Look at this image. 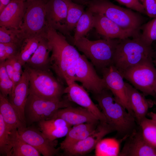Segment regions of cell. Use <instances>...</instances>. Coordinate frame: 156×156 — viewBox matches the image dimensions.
<instances>
[{
  "instance_id": "cell-23",
  "label": "cell",
  "mask_w": 156,
  "mask_h": 156,
  "mask_svg": "<svg viewBox=\"0 0 156 156\" xmlns=\"http://www.w3.org/2000/svg\"><path fill=\"white\" fill-rule=\"evenodd\" d=\"M99 124L84 123L73 126L69 130L64 140L60 144V148L64 151L85 138L96 131Z\"/></svg>"
},
{
  "instance_id": "cell-38",
  "label": "cell",
  "mask_w": 156,
  "mask_h": 156,
  "mask_svg": "<svg viewBox=\"0 0 156 156\" xmlns=\"http://www.w3.org/2000/svg\"><path fill=\"white\" fill-rule=\"evenodd\" d=\"M146 14L150 17H156V0H143L142 3Z\"/></svg>"
},
{
  "instance_id": "cell-28",
  "label": "cell",
  "mask_w": 156,
  "mask_h": 156,
  "mask_svg": "<svg viewBox=\"0 0 156 156\" xmlns=\"http://www.w3.org/2000/svg\"><path fill=\"white\" fill-rule=\"evenodd\" d=\"M120 143L114 138L102 139L97 144L95 149L96 156H118Z\"/></svg>"
},
{
  "instance_id": "cell-36",
  "label": "cell",
  "mask_w": 156,
  "mask_h": 156,
  "mask_svg": "<svg viewBox=\"0 0 156 156\" xmlns=\"http://www.w3.org/2000/svg\"><path fill=\"white\" fill-rule=\"evenodd\" d=\"M72 126L69 125L41 132L47 138L53 141L57 139L66 136Z\"/></svg>"
},
{
  "instance_id": "cell-41",
  "label": "cell",
  "mask_w": 156,
  "mask_h": 156,
  "mask_svg": "<svg viewBox=\"0 0 156 156\" xmlns=\"http://www.w3.org/2000/svg\"><path fill=\"white\" fill-rule=\"evenodd\" d=\"M23 73L19 72L14 71L12 79L13 83L12 91L20 82Z\"/></svg>"
},
{
  "instance_id": "cell-13",
  "label": "cell",
  "mask_w": 156,
  "mask_h": 156,
  "mask_svg": "<svg viewBox=\"0 0 156 156\" xmlns=\"http://www.w3.org/2000/svg\"><path fill=\"white\" fill-rule=\"evenodd\" d=\"M106 122H100L96 131L85 138L70 146L64 151L67 156L83 155L94 149L98 143L106 135L114 131Z\"/></svg>"
},
{
  "instance_id": "cell-29",
  "label": "cell",
  "mask_w": 156,
  "mask_h": 156,
  "mask_svg": "<svg viewBox=\"0 0 156 156\" xmlns=\"http://www.w3.org/2000/svg\"><path fill=\"white\" fill-rule=\"evenodd\" d=\"M67 5L66 25L68 31L70 32L74 30L78 20L85 10L83 5L78 4L71 0H64Z\"/></svg>"
},
{
  "instance_id": "cell-27",
  "label": "cell",
  "mask_w": 156,
  "mask_h": 156,
  "mask_svg": "<svg viewBox=\"0 0 156 156\" xmlns=\"http://www.w3.org/2000/svg\"><path fill=\"white\" fill-rule=\"evenodd\" d=\"M42 37H29L23 40L17 56L18 60L23 66L26 64L35 52Z\"/></svg>"
},
{
  "instance_id": "cell-16",
  "label": "cell",
  "mask_w": 156,
  "mask_h": 156,
  "mask_svg": "<svg viewBox=\"0 0 156 156\" xmlns=\"http://www.w3.org/2000/svg\"><path fill=\"white\" fill-rule=\"evenodd\" d=\"M94 13V28L99 34L105 38L124 39L138 37L140 34L122 28L104 15Z\"/></svg>"
},
{
  "instance_id": "cell-35",
  "label": "cell",
  "mask_w": 156,
  "mask_h": 156,
  "mask_svg": "<svg viewBox=\"0 0 156 156\" xmlns=\"http://www.w3.org/2000/svg\"><path fill=\"white\" fill-rule=\"evenodd\" d=\"M38 122V126L42 132L70 125L64 120L60 118L43 120Z\"/></svg>"
},
{
  "instance_id": "cell-12",
  "label": "cell",
  "mask_w": 156,
  "mask_h": 156,
  "mask_svg": "<svg viewBox=\"0 0 156 156\" xmlns=\"http://www.w3.org/2000/svg\"><path fill=\"white\" fill-rule=\"evenodd\" d=\"M21 138L44 156H53L58 154L59 148H57L56 140L47 138L41 131L31 127H24L17 129Z\"/></svg>"
},
{
  "instance_id": "cell-34",
  "label": "cell",
  "mask_w": 156,
  "mask_h": 156,
  "mask_svg": "<svg viewBox=\"0 0 156 156\" xmlns=\"http://www.w3.org/2000/svg\"><path fill=\"white\" fill-rule=\"evenodd\" d=\"M139 37L146 44L151 46L156 40V17L146 23L142 28V34Z\"/></svg>"
},
{
  "instance_id": "cell-46",
  "label": "cell",
  "mask_w": 156,
  "mask_h": 156,
  "mask_svg": "<svg viewBox=\"0 0 156 156\" xmlns=\"http://www.w3.org/2000/svg\"><path fill=\"white\" fill-rule=\"evenodd\" d=\"M154 91L156 94V81L154 86Z\"/></svg>"
},
{
  "instance_id": "cell-9",
  "label": "cell",
  "mask_w": 156,
  "mask_h": 156,
  "mask_svg": "<svg viewBox=\"0 0 156 156\" xmlns=\"http://www.w3.org/2000/svg\"><path fill=\"white\" fill-rule=\"evenodd\" d=\"M136 89L145 95L156 98L154 86L156 81V68L152 59L143 61L121 73Z\"/></svg>"
},
{
  "instance_id": "cell-10",
  "label": "cell",
  "mask_w": 156,
  "mask_h": 156,
  "mask_svg": "<svg viewBox=\"0 0 156 156\" xmlns=\"http://www.w3.org/2000/svg\"><path fill=\"white\" fill-rule=\"evenodd\" d=\"M94 66L85 55H81L75 68V81L80 82L82 86L92 94L107 89L103 78L98 75Z\"/></svg>"
},
{
  "instance_id": "cell-48",
  "label": "cell",
  "mask_w": 156,
  "mask_h": 156,
  "mask_svg": "<svg viewBox=\"0 0 156 156\" xmlns=\"http://www.w3.org/2000/svg\"><path fill=\"white\" fill-rule=\"evenodd\" d=\"M153 62L154 65L156 66V60H153Z\"/></svg>"
},
{
  "instance_id": "cell-47",
  "label": "cell",
  "mask_w": 156,
  "mask_h": 156,
  "mask_svg": "<svg viewBox=\"0 0 156 156\" xmlns=\"http://www.w3.org/2000/svg\"><path fill=\"white\" fill-rule=\"evenodd\" d=\"M21 0V1H23L24 2H28V1H31L32 0Z\"/></svg>"
},
{
  "instance_id": "cell-6",
  "label": "cell",
  "mask_w": 156,
  "mask_h": 156,
  "mask_svg": "<svg viewBox=\"0 0 156 156\" xmlns=\"http://www.w3.org/2000/svg\"><path fill=\"white\" fill-rule=\"evenodd\" d=\"M23 66L29 76V93L49 100L62 99L65 88L63 83L55 78L50 70H42Z\"/></svg>"
},
{
  "instance_id": "cell-14",
  "label": "cell",
  "mask_w": 156,
  "mask_h": 156,
  "mask_svg": "<svg viewBox=\"0 0 156 156\" xmlns=\"http://www.w3.org/2000/svg\"><path fill=\"white\" fill-rule=\"evenodd\" d=\"M64 93L71 102L75 103L90 111L101 122H106V119L102 111L94 103L88 93L82 86L73 81L67 85Z\"/></svg>"
},
{
  "instance_id": "cell-4",
  "label": "cell",
  "mask_w": 156,
  "mask_h": 156,
  "mask_svg": "<svg viewBox=\"0 0 156 156\" xmlns=\"http://www.w3.org/2000/svg\"><path fill=\"white\" fill-rule=\"evenodd\" d=\"M85 5L93 13L102 14L123 29L139 34L142 19L131 9L118 6L108 0H90Z\"/></svg>"
},
{
  "instance_id": "cell-40",
  "label": "cell",
  "mask_w": 156,
  "mask_h": 156,
  "mask_svg": "<svg viewBox=\"0 0 156 156\" xmlns=\"http://www.w3.org/2000/svg\"><path fill=\"white\" fill-rule=\"evenodd\" d=\"M14 71L19 72L23 73L22 65L18 61L17 56L11 58Z\"/></svg>"
},
{
  "instance_id": "cell-30",
  "label": "cell",
  "mask_w": 156,
  "mask_h": 156,
  "mask_svg": "<svg viewBox=\"0 0 156 156\" xmlns=\"http://www.w3.org/2000/svg\"><path fill=\"white\" fill-rule=\"evenodd\" d=\"M12 132L7 127L0 114V153L10 156L12 148Z\"/></svg>"
},
{
  "instance_id": "cell-50",
  "label": "cell",
  "mask_w": 156,
  "mask_h": 156,
  "mask_svg": "<svg viewBox=\"0 0 156 156\" xmlns=\"http://www.w3.org/2000/svg\"><path fill=\"white\" fill-rule=\"evenodd\" d=\"M90 0H89V1H90Z\"/></svg>"
},
{
  "instance_id": "cell-37",
  "label": "cell",
  "mask_w": 156,
  "mask_h": 156,
  "mask_svg": "<svg viewBox=\"0 0 156 156\" xmlns=\"http://www.w3.org/2000/svg\"><path fill=\"white\" fill-rule=\"evenodd\" d=\"M120 4L140 13L146 14L142 3L138 0H115Z\"/></svg>"
},
{
  "instance_id": "cell-5",
  "label": "cell",
  "mask_w": 156,
  "mask_h": 156,
  "mask_svg": "<svg viewBox=\"0 0 156 156\" xmlns=\"http://www.w3.org/2000/svg\"><path fill=\"white\" fill-rule=\"evenodd\" d=\"M73 41L78 50L90 59L97 69L101 70L112 65L119 39L105 38L91 40L85 37Z\"/></svg>"
},
{
  "instance_id": "cell-2",
  "label": "cell",
  "mask_w": 156,
  "mask_h": 156,
  "mask_svg": "<svg viewBox=\"0 0 156 156\" xmlns=\"http://www.w3.org/2000/svg\"><path fill=\"white\" fill-rule=\"evenodd\" d=\"M92 94L107 123L118 134L128 136L135 129V118L115 99L109 90L105 89L99 93Z\"/></svg>"
},
{
  "instance_id": "cell-1",
  "label": "cell",
  "mask_w": 156,
  "mask_h": 156,
  "mask_svg": "<svg viewBox=\"0 0 156 156\" xmlns=\"http://www.w3.org/2000/svg\"><path fill=\"white\" fill-rule=\"evenodd\" d=\"M45 37L51 52L50 68L57 78L67 85L76 81L75 66L81 54L68 43L64 35L48 25Z\"/></svg>"
},
{
  "instance_id": "cell-42",
  "label": "cell",
  "mask_w": 156,
  "mask_h": 156,
  "mask_svg": "<svg viewBox=\"0 0 156 156\" xmlns=\"http://www.w3.org/2000/svg\"><path fill=\"white\" fill-rule=\"evenodd\" d=\"M7 57L5 49L4 44L0 43V62L5 61Z\"/></svg>"
},
{
  "instance_id": "cell-45",
  "label": "cell",
  "mask_w": 156,
  "mask_h": 156,
  "mask_svg": "<svg viewBox=\"0 0 156 156\" xmlns=\"http://www.w3.org/2000/svg\"><path fill=\"white\" fill-rule=\"evenodd\" d=\"M72 1L75 3L82 4L85 5L86 3L89 1V0H71Z\"/></svg>"
},
{
  "instance_id": "cell-7",
  "label": "cell",
  "mask_w": 156,
  "mask_h": 156,
  "mask_svg": "<svg viewBox=\"0 0 156 156\" xmlns=\"http://www.w3.org/2000/svg\"><path fill=\"white\" fill-rule=\"evenodd\" d=\"M48 0L25 2L26 10L20 30L24 39L45 37L48 26L46 5Z\"/></svg>"
},
{
  "instance_id": "cell-31",
  "label": "cell",
  "mask_w": 156,
  "mask_h": 156,
  "mask_svg": "<svg viewBox=\"0 0 156 156\" xmlns=\"http://www.w3.org/2000/svg\"><path fill=\"white\" fill-rule=\"evenodd\" d=\"M139 125L145 140L150 145L156 148V124L151 119L145 117Z\"/></svg>"
},
{
  "instance_id": "cell-20",
  "label": "cell",
  "mask_w": 156,
  "mask_h": 156,
  "mask_svg": "<svg viewBox=\"0 0 156 156\" xmlns=\"http://www.w3.org/2000/svg\"><path fill=\"white\" fill-rule=\"evenodd\" d=\"M25 10V2L11 0L0 13V26L20 29Z\"/></svg>"
},
{
  "instance_id": "cell-19",
  "label": "cell",
  "mask_w": 156,
  "mask_h": 156,
  "mask_svg": "<svg viewBox=\"0 0 156 156\" xmlns=\"http://www.w3.org/2000/svg\"><path fill=\"white\" fill-rule=\"evenodd\" d=\"M56 118L62 119L71 126L84 123L99 124L100 122L86 109L82 107H74L72 106L58 109L50 119Z\"/></svg>"
},
{
  "instance_id": "cell-8",
  "label": "cell",
  "mask_w": 156,
  "mask_h": 156,
  "mask_svg": "<svg viewBox=\"0 0 156 156\" xmlns=\"http://www.w3.org/2000/svg\"><path fill=\"white\" fill-rule=\"evenodd\" d=\"M71 102L66 96L60 100H49L29 93L25 109L26 125L50 119L58 109L72 106Z\"/></svg>"
},
{
  "instance_id": "cell-39",
  "label": "cell",
  "mask_w": 156,
  "mask_h": 156,
  "mask_svg": "<svg viewBox=\"0 0 156 156\" xmlns=\"http://www.w3.org/2000/svg\"><path fill=\"white\" fill-rule=\"evenodd\" d=\"M5 65L6 71L10 78L12 79L14 71L11 58L7 59L5 61Z\"/></svg>"
},
{
  "instance_id": "cell-43",
  "label": "cell",
  "mask_w": 156,
  "mask_h": 156,
  "mask_svg": "<svg viewBox=\"0 0 156 156\" xmlns=\"http://www.w3.org/2000/svg\"><path fill=\"white\" fill-rule=\"evenodd\" d=\"M11 0H0V13L10 3Z\"/></svg>"
},
{
  "instance_id": "cell-44",
  "label": "cell",
  "mask_w": 156,
  "mask_h": 156,
  "mask_svg": "<svg viewBox=\"0 0 156 156\" xmlns=\"http://www.w3.org/2000/svg\"><path fill=\"white\" fill-rule=\"evenodd\" d=\"M147 115L156 124V113L151 112L148 113Z\"/></svg>"
},
{
  "instance_id": "cell-17",
  "label": "cell",
  "mask_w": 156,
  "mask_h": 156,
  "mask_svg": "<svg viewBox=\"0 0 156 156\" xmlns=\"http://www.w3.org/2000/svg\"><path fill=\"white\" fill-rule=\"evenodd\" d=\"M118 156H156V148L144 139L142 131L135 129L128 136Z\"/></svg>"
},
{
  "instance_id": "cell-25",
  "label": "cell",
  "mask_w": 156,
  "mask_h": 156,
  "mask_svg": "<svg viewBox=\"0 0 156 156\" xmlns=\"http://www.w3.org/2000/svg\"><path fill=\"white\" fill-rule=\"evenodd\" d=\"M40 154L21 138L17 130L12 132V148L10 156H40Z\"/></svg>"
},
{
  "instance_id": "cell-15",
  "label": "cell",
  "mask_w": 156,
  "mask_h": 156,
  "mask_svg": "<svg viewBox=\"0 0 156 156\" xmlns=\"http://www.w3.org/2000/svg\"><path fill=\"white\" fill-rule=\"evenodd\" d=\"M67 5L64 0H48L46 20L48 25L64 36H70L66 25Z\"/></svg>"
},
{
  "instance_id": "cell-21",
  "label": "cell",
  "mask_w": 156,
  "mask_h": 156,
  "mask_svg": "<svg viewBox=\"0 0 156 156\" xmlns=\"http://www.w3.org/2000/svg\"><path fill=\"white\" fill-rule=\"evenodd\" d=\"M128 99L130 107L136 121L139 124L147 115L148 109L151 106L150 102L142 93L125 82Z\"/></svg>"
},
{
  "instance_id": "cell-49",
  "label": "cell",
  "mask_w": 156,
  "mask_h": 156,
  "mask_svg": "<svg viewBox=\"0 0 156 156\" xmlns=\"http://www.w3.org/2000/svg\"><path fill=\"white\" fill-rule=\"evenodd\" d=\"M140 2H141L142 3L143 1V0H138Z\"/></svg>"
},
{
  "instance_id": "cell-11",
  "label": "cell",
  "mask_w": 156,
  "mask_h": 156,
  "mask_svg": "<svg viewBox=\"0 0 156 156\" xmlns=\"http://www.w3.org/2000/svg\"><path fill=\"white\" fill-rule=\"evenodd\" d=\"M101 71L107 89L127 111L134 117L129 103L125 82L121 73L112 65Z\"/></svg>"
},
{
  "instance_id": "cell-22",
  "label": "cell",
  "mask_w": 156,
  "mask_h": 156,
  "mask_svg": "<svg viewBox=\"0 0 156 156\" xmlns=\"http://www.w3.org/2000/svg\"><path fill=\"white\" fill-rule=\"evenodd\" d=\"M50 52L51 50L47 39L45 36L41 38L35 52L25 65L36 69L50 70Z\"/></svg>"
},
{
  "instance_id": "cell-33",
  "label": "cell",
  "mask_w": 156,
  "mask_h": 156,
  "mask_svg": "<svg viewBox=\"0 0 156 156\" xmlns=\"http://www.w3.org/2000/svg\"><path fill=\"white\" fill-rule=\"evenodd\" d=\"M13 87V83L6 70L5 61L0 62V92L8 98L11 94Z\"/></svg>"
},
{
  "instance_id": "cell-18",
  "label": "cell",
  "mask_w": 156,
  "mask_h": 156,
  "mask_svg": "<svg viewBox=\"0 0 156 156\" xmlns=\"http://www.w3.org/2000/svg\"><path fill=\"white\" fill-rule=\"evenodd\" d=\"M29 76L25 68L21 79L8 96V100L16 111L22 122L27 126L25 114V105L29 94Z\"/></svg>"
},
{
  "instance_id": "cell-24",
  "label": "cell",
  "mask_w": 156,
  "mask_h": 156,
  "mask_svg": "<svg viewBox=\"0 0 156 156\" xmlns=\"http://www.w3.org/2000/svg\"><path fill=\"white\" fill-rule=\"evenodd\" d=\"M0 114L7 127L13 131L25 126L21 121L7 98L0 93Z\"/></svg>"
},
{
  "instance_id": "cell-26",
  "label": "cell",
  "mask_w": 156,
  "mask_h": 156,
  "mask_svg": "<svg viewBox=\"0 0 156 156\" xmlns=\"http://www.w3.org/2000/svg\"><path fill=\"white\" fill-rule=\"evenodd\" d=\"M94 25V13L87 9L85 11L77 22L74 29L73 40H76L85 37Z\"/></svg>"
},
{
  "instance_id": "cell-3",
  "label": "cell",
  "mask_w": 156,
  "mask_h": 156,
  "mask_svg": "<svg viewBox=\"0 0 156 156\" xmlns=\"http://www.w3.org/2000/svg\"><path fill=\"white\" fill-rule=\"evenodd\" d=\"M153 55L151 46L145 44L139 36L119 39L112 65L121 73L143 61L152 59Z\"/></svg>"
},
{
  "instance_id": "cell-32",
  "label": "cell",
  "mask_w": 156,
  "mask_h": 156,
  "mask_svg": "<svg viewBox=\"0 0 156 156\" xmlns=\"http://www.w3.org/2000/svg\"><path fill=\"white\" fill-rule=\"evenodd\" d=\"M25 39L19 29L0 27V43H12L21 47Z\"/></svg>"
}]
</instances>
